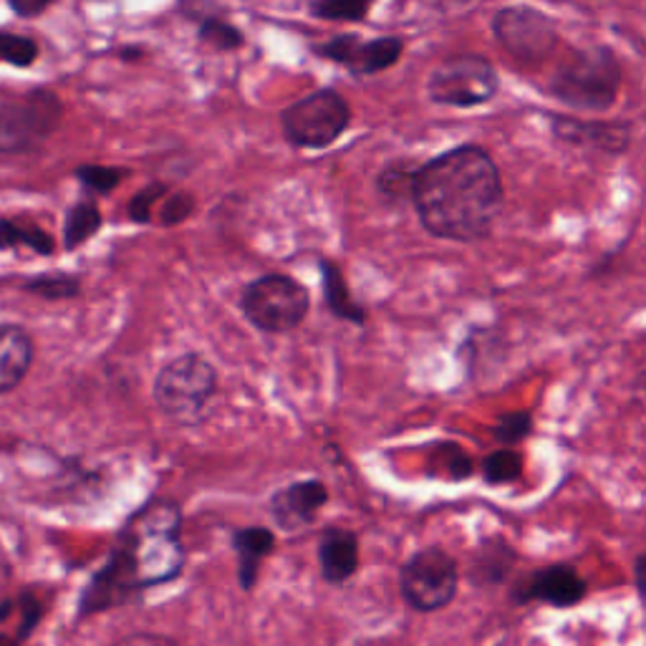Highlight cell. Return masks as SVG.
Here are the masks:
<instances>
[{
    "label": "cell",
    "mask_w": 646,
    "mask_h": 646,
    "mask_svg": "<svg viewBox=\"0 0 646 646\" xmlns=\"http://www.w3.org/2000/svg\"><path fill=\"white\" fill-rule=\"evenodd\" d=\"M503 202L501 168L480 144H460L414 172L410 205L432 238L480 243L493 233Z\"/></svg>",
    "instance_id": "obj_1"
},
{
    "label": "cell",
    "mask_w": 646,
    "mask_h": 646,
    "mask_svg": "<svg viewBox=\"0 0 646 646\" xmlns=\"http://www.w3.org/2000/svg\"><path fill=\"white\" fill-rule=\"evenodd\" d=\"M180 507L172 501H154L127 523L117 548L122 551L137 586H157L182 571L184 553L180 546Z\"/></svg>",
    "instance_id": "obj_2"
},
{
    "label": "cell",
    "mask_w": 646,
    "mask_h": 646,
    "mask_svg": "<svg viewBox=\"0 0 646 646\" xmlns=\"http://www.w3.org/2000/svg\"><path fill=\"white\" fill-rule=\"evenodd\" d=\"M624 67L612 46L596 43L588 49L571 51L551 73L548 94L574 112L602 114L616 104L622 91Z\"/></svg>",
    "instance_id": "obj_3"
},
{
    "label": "cell",
    "mask_w": 646,
    "mask_h": 646,
    "mask_svg": "<svg viewBox=\"0 0 646 646\" xmlns=\"http://www.w3.org/2000/svg\"><path fill=\"white\" fill-rule=\"evenodd\" d=\"M218 390L215 364L198 352H188L174 356L157 372L152 400L170 422L180 427H195L205 420Z\"/></svg>",
    "instance_id": "obj_4"
},
{
    "label": "cell",
    "mask_w": 646,
    "mask_h": 646,
    "mask_svg": "<svg viewBox=\"0 0 646 646\" xmlns=\"http://www.w3.org/2000/svg\"><path fill=\"white\" fill-rule=\"evenodd\" d=\"M240 311L255 331L289 334L306 321L311 293L289 273H265L240 293Z\"/></svg>",
    "instance_id": "obj_5"
},
{
    "label": "cell",
    "mask_w": 646,
    "mask_h": 646,
    "mask_svg": "<svg viewBox=\"0 0 646 646\" xmlns=\"http://www.w3.org/2000/svg\"><path fill=\"white\" fill-rule=\"evenodd\" d=\"M352 104L336 89H316L281 112V132L295 150H326L352 127Z\"/></svg>",
    "instance_id": "obj_6"
},
{
    "label": "cell",
    "mask_w": 646,
    "mask_h": 646,
    "mask_svg": "<svg viewBox=\"0 0 646 646\" xmlns=\"http://www.w3.org/2000/svg\"><path fill=\"white\" fill-rule=\"evenodd\" d=\"M61 119L63 101L46 87L0 99V154L39 152L61 127Z\"/></svg>",
    "instance_id": "obj_7"
},
{
    "label": "cell",
    "mask_w": 646,
    "mask_h": 646,
    "mask_svg": "<svg viewBox=\"0 0 646 646\" xmlns=\"http://www.w3.org/2000/svg\"><path fill=\"white\" fill-rule=\"evenodd\" d=\"M501 91V77L491 59L457 53L437 63L427 79V99L437 107L477 109L491 104Z\"/></svg>",
    "instance_id": "obj_8"
},
{
    "label": "cell",
    "mask_w": 646,
    "mask_h": 646,
    "mask_svg": "<svg viewBox=\"0 0 646 646\" xmlns=\"http://www.w3.org/2000/svg\"><path fill=\"white\" fill-rule=\"evenodd\" d=\"M493 36L507 57L541 67L556 51L558 23L533 6H505L493 16Z\"/></svg>",
    "instance_id": "obj_9"
},
{
    "label": "cell",
    "mask_w": 646,
    "mask_h": 646,
    "mask_svg": "<svg viewBox=\"0 0 646 646\" xmlns=\"http://www.w3.org/2000/svg\"><path fill=\"white\" fill-rule=\"evenodd\" d=\"M460 568L457 561L450 556L445 548L430 546L410 556L402 566L400 588L404 602L414 612L430 614L445 608L457 594Z\"/></svg>",
    "instance_id": "obj_10"
},
{
    "label": "cell",
    "mask_w": 646,
    "mask_h": 646,
    "mask_svg": "<svg viewBox=\"0 0 646 646\" xmlns=\"http://www.w3.org/2000/svg\"><path fill=\"white\" fill-rule=\"evenodd\" d=\"M319 59L344 67L352 77H376L400 63L404 53V39L400 36H380V39H362L356 33H339L329 41L313 46Z\"/></svg>",
    "instance_id": "obj_11"
},
{
    "label": "cell",
    "mask_w": 646,
    "mask_h": 646,
    "mask_svg": "<svg viewBox=\"0 0 646 646\" xmlns=\"http://www.w3.org/2000/svg\"><path fill=\"white\" fill-rule=\"evenodd\" d=\"M551 134L563 144L618 157L632 147L634 127L629 119H612V122H604V119H576L566 114H551Z\"/></svg>",
    "instance_id": "obj_12"
},
{
    "label": "cell",
    "mask_w": 646,
    "mask_h": 646,
    "mask_svg": "<svg viewBox=\"0 0 646 646\" xmlns=\"http://www.w3.org/2000/svg\"><path fill=\"white\" fill-rule=\"evenodd\" d=\"M515 602H543L558 608L576 606L586 596V581L568 563H553L535 571L513 591Z\"/></svg>",
    "instance_id": "obj_13"
},
{
    "label": "cell",
    "mask_w": 646,
    "mask_h": 646,
    "mask_svg": "<svg viewBox=\"0 0 646 646\" xmlns=\"http://www.w3.org/2000/svg\"><path fill=\"white\" fill-rule=\"evenodd\" d=\"M326 503H329L326 483L316 477H309L295 480V483L275 491L268 507H271L273 521L279 523L283 531H299L316 521L319 511Z\"/></svg>",
    "instance_id": "obj_14"
},
{
    "label": "cell",
    "mask_w": 646,
    "mask_h": 646,
    "mask_svg": "<svg viewBox=\"0 0 646 646\" xmlns=\"http://www.w3.org/2000/svg\"><path fill=\"white\" fill-rule=\"evenodd\" d=\"M319 566L326 584H346L359 571V535L346 528L323 531L319 541Z\"/></svg>",
    "instance_id": "obj_15"
},
{
    "label": "cell",
    "mask_w": 646,
    "mask_h": 646,
    "mask_svg": "<svg viewBox=\"0 0 646 646\" xmlns=\"http://www.w3.org/2000/svg\"><path fill=\"white\" fill-rule=\"evenodd\" d=\"M33 336L21 323H0V394L13 392L31 372Z\"/></svg>",
    "instance_id": "obj_16"
},
{
    "label": "cell",
    "mask_w": 646,
    "mask_h": 646,
    "mask_svg": "<svg viewBox=\"0 0 646 646\" xmlns=\"http://www.w3.org/2000/svg\"><path fill=\"white\" fill-rule=\"evenodd\" d=\"M319 271H321L323 303H326L331 316L354 323V326H366L369 311L354 299L344 271H341L334 261H329V258L319 261Z\"/></svg>",
    "instance_id": "obj_17"
},
{
    "label": "cell",
    "mask_w": 646,
    "mask_h": 646,
    "mask_svg": "<svg viewBox=\"0 0 646 646\" xmlns=\"http://www.w3.org/2000/svg\"><path fill=\"white\" fill-rule=\"evenodd\" d=\"M233 548L238 556V581L240 588L251 591L261 574V563L271 556L275 548L273 531L263 528V525H253V528H243L233 533Z\"/></svg>",
    "instance_id": "obj_18"
},
{
    "label": "cell",
    "mask_w": 646,
    "mask_h": 646,
    "mask_svg": "<svg viewBox=\"0 0 646 646\" xmlns=\"http://www.w3.org/2000/svg\"><path fill=\"white\" fill-rule=\"evenodd\" d=\"M101 225H104V218H101L99 205L91 198H84L67 210V220H63V248L67 251H79L81 245L89 243L94 238Z\"/></svg>",
    "instance_id": "obj_19"
},
{
    "label": "cell",
    "mask_w": 646,
    "mask_h": 646,
    "mask_svg": "<svg viewBox=\"0 0 646 646\" xmlns=\"http://www.w3.org/2000/svg\"><path fill=\"white\" fill-rule=\"evenodd\" d=\"M31 248L39 255H51L57 251V240L51 233H46L41 225L21 223L13 218H0V251H11V248Z\"/></svg>",
    "instance_id": "obj_20"
},
{
    "label": "cell",
    "mask_w": 646,
    "mask_h": 646,
    "mask_svg": "<svg viewBox=\"0 0 646 646\" xmlns=\"http://www.w3.org/2000/svg\"><path fill=\"white\" fill-rule=\"evenodd\" d=\"M515 563V551L511 548V543L503 538H491L480 546L475 563H473V578L480 584H495V581H503L507 576V571Z\"/></svg>",
    "instance_id": "obj_21"
},
{
    "label": "cell",
    "mask_w": 646,
    "mask_h": 646,
    "mask_svg": "<svg viewBox=\"0 0 646 646\" xmlns=\"http://www.w3.org/2000/svg\"><path fill=\"white\" fill-rule=\"evenodd\" d=\"M420 164H407L404 160H394L386 164V168L376 174V195L386 205H404V202L412 200V182L414 172H417Z\"/></svg>",
    "instance_id": "obj_22"
},
{
    "label": "cell",
    "mask_w": 646,
    "mask_h": 646,
    "mask_svg": "<svg viewBox=\"0 0 646 646\" xmlns=\"http://www.w3.org/2000/svg\"><path fill=\"white\" fill-rule=\"evenodd\" d=\"M198 39L220 53L240 51L245 46V33L220 16L198 18Z\"/></svg>",
    "instance_id": "obj_23"
},
{
    "label": "cell",
    "mask_w": 646,
    "mask_h": 646,
    "mask_svg": "<svg viewBox=\"0 0 646 646\" xmlns=\"http://www.w3.org/2000/svg\"><path fill=\"white\" fill-rule=\"evenodd\" d=\"M21 289L41 301H71L81 293V279L69 273H41L26 281Z\"/></svg>",
    "instance_id": "obj_24"
},
{
    "label": "cell",
    "mask_w": 646,
    "mask_h": 646,
    "mask_svg": "<svg viewBox=\"0 0 646 646\" xmlns=\"http://www.w3.org/2000/svg\"><path fill=\"white\" fill-rule=\"evenodd\" d=\"M523 455L518 450L501 447L483 460V480L487 485H511L523 477Z\"/></svg>",
    "instance_id": "obj_25"
},
{
    "label": "cell",
    "mask_w": 646,
    "mask_h": 646,
    "mask_svg": "<svg viewBox=\"0 0 646 646\" xmlns=\"http://www.w3.org/2000/svg\"><path fill=\"white\" fill-rule=\"evenodd\" d=\"M73 178L79 184L94 195H112V192L129 178V170L114 168V164H79L73 170Z\"/></svg>",
    "instance_id": "obj_26"
},
{
    "label": "cell",
    "mask_w": 646,
    "mask_h": 646,
    "mask_svg": "<svg viewBox=\"0 0 646 646\" xmlns=\"http://www.w3.org/2000/svg\"><path fill=\"white\" fill-rule=\"evenodd\" d=\"M306 11L319 18V21H364L372 11V3H364V0H311L306 6Z\"/></svg>",
    "instance_id": "obj_27"
},
{
    "label": "cell",
    "mask_w": 646,
    "mask_h": 646,
    "mask_svg": "<svg viewBox=\"0 0 646 646\" xmlns=\"http://www.w3.org/2000/svg\"><path fill=\"white\" fill-rule=\"evenodd\" d=\"M39 53L41 46L31 36L0 31V63H11L16 69H31Z\"/></svg>",
    "instance_id": "obj_28"
},
{
    "label": "cell",
    "mask_w": 646,
    "mask_h": 646,
    "mask_svg": "<svg viewBox=\"0 0 646 646\" xmlns=\"http://www.w3.org/2000/svg\"><path fill=\"white\" fill-rule=\"evenodd\" d=\"M168 195H170V184L162 180H152L150 184H144V188L137 192L132 200H129L127 215L132 218V223L137 225H150L154 218L157 202H162Z\"/></svg>",
    "instance_id": "obj_29"
},
{
    "label": "cell",
    "mask_w": 646,
    "mask_h": 646,
    "mask_svg": "<svg viewBox=\"0 0 646 646\" xmlns=\"http://www.w3.org/2000/svg\"><path fill=\"white\" fill-rule=\"evenodd\" d=\"M531 432H533V412L528 410L503 414V417L497 420V424H493V437L497 445L511 447V450L513 445H521Z\"/></svg>",
    "instance_id": "obj_30"
},
{
    "label": "cell",
    "mask_w": 646,
    "mask_h": 646,
    "mask_svg": "<svg viewBox=\"0 0 646 646\" xmlns=\"http://www.w3.org/2000/svg\"><path fill=\"white\" fill-rule=\"evenodd\" d=\"M432 465H442L440 475H445L450 480H467L475 473L473 460H470L467 452L455 445V442H442V445H437Z\"/></svg>",
    "instance_id": "obj_31"
},
{
    "label": "cell",
    "mask_w": 646,
    "mask_h": 646,
    "mask_svg": "<svg viewBox=\"0 0 646 646\" xmlns=\"http://www.w3.org/2000/svg\"><path fill=\"white\" fill-rule=\"evenodd\" d=\"M195 208H198L195 195L188 190H178L170 192V195L160 202V215L157 218H160V225L164 228H178L182 223H188Z\"/></svg>",
    "instance_id": "obj_32"
},
{
    "label": "cell",
    "mask_w": 646,
    "mask_h": 646,
    "mask_svg": "<svg viewBox=\"0 0 646 646\" xmlns=\"http://www.w3.org/2000/svg\"><path fill=\"white\" fill-rule=\"evenodd\" d=\"M8 8H11V11L18 16V18H39V16H43L46 11H49L51 8V3L49 0H11V3H8Z\"/></svg>",
    "instance_id": "obj_33"
},
{
    "label": "cell",
    "mask_w": 646,
    "mask_h": 646,
    "mask_svg": "<svg viewBox=\"0 0 646 646\" xmlns=\"http://www.w3.org/2000/svg\"><path fill=\"white\" fill-rule=\"evenodd\" d=\"M634 576H636V588H639V594H644V556L636 558Z\"/></svg>",
    "instance_id": "obj_34"
}]
</instances>
